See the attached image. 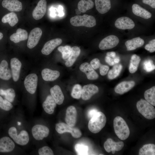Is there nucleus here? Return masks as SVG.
<instances>
[{
  "label": "nucleus",
  "mask_w": 155,
  "mask_h": 155,
  "mask_svg": "<svg viewBox=\"0 0 155 155\" xmlns=\"http://www.w3.org/2000/svg\"><path fill=\"white\" fill-rule=\"evenodd\" d=\"M106 121L105 115L101 112H97L89 121L88 129L93 133H97L105 126Z\"/></svg>",
  "instance_id": "obj_1"
},
{
  "label": "nucleus",
  "mask_w": 155,
  "mask_h": 155,
  "mask_svg": "<svg viewBox=\"0 0 155 155\" xmlns=\"http://www.w3.org/2000/svg\"><path fill=\"white\" fill-rule=\"evenodd\" d=\"M115 133L118 137L122 140L127 139L130 134V130L126 121L121 117L117 116L113 121Z\"/></svg>",
  "instance_id": "obj_2"
},
{
  "label": "nucleus",
  "mask_w": 155,
  "mask_h": 155,
  "mask_svg": "<svg viewBox=\"0 0 155 155\" xmlns=\"http://www.w3.org/2000/svg\"><path fill=\"white\" fill-rule=\"evenodd\" d=\"M71 24L76 27L84 26L91 28L96 24L95 18L92 16L87 14L83 15H77L72 17L70 20Z\"/></svg>",
  "instance_id": "obj_3"
},
{
  "label": "nucleus",
  "mask_w": 155,
  "mask_h": 155,
  "mask_svg": "<svg viewBox=\"0 0 155 155\" xmlns=\"http://www.w3.org/2000/svg\"><path fill=\"white\" fill-rule=\"evenodd\" d=\"M139 112L144 117L152 119L155 117V109L154 106L146 100L141 99L136 104Z\"/></svg>",
  "instance_id": "obj_4"
},
{
  "label": "nucleus",
  "mask_w": 155,
  "mask_h": 155,
  "mask_svg": "<svg viewBox=\"0 0 155 155\" xmlns=\"http://www.w3.org/2000/svg\"><path fill=\"white\" fill-rule=\"evenodd\" d=\"M8 132L9 136L15 142L19 145H25L29 141L28 134L25 130H22L20 133L18 134L16 128L12 127L9 129Z\"/></svg>",
  "instance_id": "obj_5"
},
{
  "label": "nucleus",
  "mask_w": 155,
  "mask_h": 155,
  "mask_svg": "<svg viewBox=\"0 0 155 155\" xmlns=\"http://www.w3.org/2000/svg\"><path fill=\"white\" fill-rule=\"evenodd\" d=\"M56 131L59 134H63L66 132L71 133L74 138H80L82 135V133L78 128L71 127L64 123H57L55 126Z\"/></svg>",
  "instance_id": "obj_6"
},
{
  "label": "nucleus",
  "mask_w": 155,
  "mask_h": 155,
  "mask_svg": "<svg viewBox=\"0 0 155 155\" xmlns=\"http://www.w3.org/2000/svg\"><path fill=\"white\" fill-rule=\"evenodd\" d=\"M38 77L35 73L28 75L24 81L25 87L26 90L30 94H34L36 92L38 84Z\"/></svg>",
  "instance_id": "obj_7"
},
{
  "label": "nucleus",
  "mask_w": 155,
  "mask_h": 155,
  "mask_svg": "<svg viewBox=\"0 0 155 155\" xmlns=\"http://www.w3.org/2000/svg\"><path fill=\"white\" fill-rule=\"evenodd\" d=\"M118 37L114 35L108 36L103 38L99 44V48L101 50L108 49L114 48L119 42Z\"/></svg>",
  "instance_id": "obj_8"
},
{
  "label": "nucleus",
  "mask_w": 155,
  "mask_h": 155,
  "mask_svg": "<svg viewBox=\"0 0 155 155\" xmlns=\"http://www.w3.org/2000/svg\"><path fill=\"white\" fill-rule=\"evenodd\" d=\"M33 136L36 140H40L47 137L49 133V130L46 126L41 125H36L32 129Z\"/></svg>",
  "instance_id": "obj_9"
},
{
  "label": "nucleus",
  "mask_w": 155,
  "mask_h": 155,
  "mask_svg": "<svg viewBox=\"0 0 155 155\" xmlns=\"http://www.w3.org/2000/svg\"><path fill=\"white\" fill-rule=\"evenodd\" d=\"M42 34L41 29L39 28L33 29L30 32L27 43L28 47L30 49L34 47L38 44Z\"/></svg>",
  "instance_id": "obj_10"
},
{
  "label": "nucleus",
  "mask_w": 155,
  "mask_h": 155,
  "mask_svg": "<svg viewBox=\"0 0 155 155\" xmlns=\"http://www.w3.org/2000/svg\"><path fill=\"white\" fill-rule=\"evenodd\" d=\"M124 146V144L122 141L115 142L111 138H108L105 142L104 147L105 150L108 152H112L114 154L115 151H119L121 150Z\"/></svg>",
  "instance_id": "obj_11"
},
{
  "label": "nucleus",
  "mask_w": 155,
  "mask_h": 155,
  "mask_svg": "<svg viewBox=\"0 0 155 155\" xmlns=\"http://www.w3.org/2000/svg\"><path fill=\"white\" fill-rule=\"evenodd\" d=\"M115 26L122 30L131 29L134 28L135 24L130 18L127 17H122L118 18L115 23Z\"/></svg>",
  "instance_id": "obj_12"
},
{
  "label": "nucleus",
  "mask_w": 155,
  "mask_h": 155,
  "mask_svg": "<svg viewBox=\"0 0 155 155\" xmlns=\"http://www.w3.org/2000/svg\"><path fill=\"white\" fill-rule=\"evenodd\" d=\"M47 7L46 0H40L33 10L32 13L33 18L36 20L41 19L45 15Z\"/></svg>",
  "instance_id": "obj_13"
},
{
  "label": "nucleus",
  "mask_w": 155,
  "mask_h": 155,
  "mask_svg": "<svg viewBox=\"0 0 155 155\" xmlns=\"http://www.w3.org/2000/svg\"><path fill=\"white\" fill-rule=\"evenodd\" d=\"M98 91V87L94 84H90L85 85L82 89V98L85 100H89Z\"/></svg>",
  "instance_id": "obj_14"
},
{
  "label": "nucleus",
  "mask_w": 155,
  "mask_h": 155,
  "mask_svg": "<svg viewBox=\"0 0 155 155\" xmlns=\"http://www.w3.org/2000/svg\"><path fill=\"white\" fill-rule=\"evenodd\" d=\"M22 65L21 61L16 58H12L11 60V75L14 82H17L19 78Z\"/></svg>",
  "instance_id": "obj_15"
},
{
  "label": "nucleus",
  "mask_w": 155,
  "mask_h": 155,
  "mask_svg": "<svg viewBox=\"0 0 155 155\" xmlns=\"http://www.w3.org/2000/svg\"><path fill=\"white\" fill-rule=\"evenodd\" d=\"M77 115L75 108L73 106H69L66 111L65 119L66 124L70 126L74 127L76 122Z\"/></svg>",
  "instance_id": "obj_16"
},
{
  "label": "nucleus",
  "mask_w": 155,
  "mask_h": 155,
  "mask_svg": "<svg viewBox=\"0 0 155 155\" xmlns=\"http://www.w3.org/2000/svg\"><path fill=\"white\" fill-rule=\"evenodd\" d=\"M81 71L84 73L87 78L89 80H95L98 78V75L90 64L87 62L82 64L80 66Z\"/></svg>",
  "instance_id": "obj_17"
},
{
  "label": "nucleus",
  "mask_w": 155,
  "mask_h": 155,
  "mask_svg": "<svg viewBox=\"0 0 155 155\" xmlns=\"http://www.w3.org/2000/svg\"><path fill=\"white\" fill-rule=\"evenodd\" d=\"M62 42V40L59 38H56L48 41L45 44L41 50L42 53L45 55L50 54Z\"/></svg>",
  "instance_id": "obj_18"
},
{
  "label": "nucleus",
  "mask_w": 155,
  "mask_h": 155,
  "mask_svg": "<svg viewBox=\"0 0 155 155\" xmlns=\"http://www.w3.org/2000/svg\"><path fill=\"white\" fill-rule=\"evenodd\" d=\"M2 5L3 7L11 11H20L22 8V3L18 0H3Z\"/></svg>",
  "instance_id": "obj_19"
},
{
  "label": "nucleus",
  "mask_w": 155,
  "mask_h": 155,
  "mask_svg": "<svg viewBox=\"0 0 155 155\" xmlns=\"http://www.w3.org/2000/svg\"><path fill=\"white\" fill-rule=\"evenodd\" d=\"M15 146L14 142L8 137H4L0 139V152H11L13 150Z\"/></svg>",
  "instance_id": "obj_20"
},
{
  "label": "nucleus",
  "mask_w": 155,
  "mask_h": 155,
  "mask_svg": "<svg viewBox=\"0 0 155 155\" xmlns=\"http://www.w3.org/2000/svg\"><path fill=\"white\" fill-rule=\"evenodd\" d=\"M135 85L133 81H124L117 85L115 88V92L120 94H122L131 90Z\"/></svg>",
  "instance_id": "obj_21"
},
{
  "label": "nucleus",
  "mask_w": 155,
  "mask_h": 155,
  "mask_svg": "<svg viewBox=\"0 0 155 155\" xmlns=\"http://www.w3.org/2000/svg\"><path fill=\"white\" fill-rule=\"evenodd\" d=\"M50 92L51 95L57 104L61 105L63 103L64 97L59 86L58 85H55L51 88Z\"/></svg>",
  "instance_id": "obj_22"
},
{
  "label": "nucleus",
  "mask_w": 155,
  "mask_h": 155,
  "mask_svg": "<svg viewBox=\"0 0 155 155\" xmlns=\"http://www.w3.org/2000/svg\"><path fill=\"white\" fill-rule=\"evenodd\" d=\"M60 72L58 71L52 70L48 68L43 69L41 72L42 79L46 81H53L59 76Z\"/></svg>",
  "instance_id": "obj_23"
},
{
  "label": "nucleus",
  "mask_w": 155,
  "mask_h": 155,
  "mask_svg": "<svg viewBox=\"0 0 155 155\" xmlns=\"http://www.w3.org/2000/svg\"><path fill=\"white\" fill-rule=\"evenodd\" d=\"M28 37V34L27 31L19 28L17 29L16 33H14L10 36V39L14 43H17L21 41L26 40Z\"/></svg>",
  "instance_id": "obj_24"
},
{
  "label": "nucleus",
  "mask_w": 155,
  "mask_h": 155,
  "mask_svg": "<svg viewBox=\"0 0 155 155\" xmlns=\"http://www.w3.org/2000/svg\"><path fill=\"white\" fill-rule=\"evenodd\" d=\"M56 103L51 95L47 96L46 100L42 103V107L47 113L52 114L54 112L56 106Z\"/></svg>",
  "instance_id": "obj_25"
},
{
  "label": "nucleus",
  "mask_w": 155,
  "mask_h": 155,
  "mask_svg": "<svg viewBox=\"0 0 155 155\" xmlns=\"http://www.w3.org/2000/svg\"><path fill=\"white\" fill-rule=\"evenodd\" d=\"M95 3L96 10L101 14L107 13L111 8L110 0H95Z\"/></svg>",
  "instance_id": "obj_26"
},
{
  "label": "nucleus",
  "mask_w": 155,
  "mask_h": 155,
  "mask_svg": "<svg viewBox=\"0 0 155 155\" xmlns=\"http://www.w3.org/2000/svg\"><path fill=\"white\" fill-rule=\"evenodd\" d=\"M11 76L7 61L5 60H3L0 64V78L8 80L10 79Z\"/></svg>",
  "instance_id": "obj_27"
},
{
  "label": "nucleus",
  "mask_w": 155,
  "mask_h": 155,
  "mask_svg": "<svg viewBox=\"0 0 155 155\" xmlns=\"http://www.w3.org/2000/svg\"><path fill=\"white\" fill-rule=\"evenodd\" d=\"M144 43L143 39L140 37L134 38L127 41L125 43L127 51H132L142 46Z\"/></svg>",
  "instance_id": "obj_28"
},
{
  "label": "nucleus",
  "mask_w": 155,
  "mask_h": 155,
  "mask_svg": "<svg viewBox=\"0 0 155 155\" xmlns=\"http://www.w3.org/2000/svg\"><path fill=\"white\" fill-rule=\"evenodd\" d=\"M132 12L136 16L145 19H148L152 17L151 13L137 4H133L132 6Z\"/></svg>",
  "instance_id": "obj_29"
},
{
  "label": "nucleus",
  "mask_w": 155,
  "mask_h": 155,
  "mask_svg": "<svg viewBox=\"0 0 155 155\" xmlns=\"http://www.w3.org/2000/svg\"><path fill=\"white\" fill-rule=\"evenodd\" d=\"M80 49L79 47L75 46L72 47L70 55L65 63V66L67 67L72 66L80 55Z\"/></svg>",
  "instance_id": "obj_30"
},
{
  "label": "nucleus",
  "mask_w": 155,
  "mask_h": 155,
  "mask_svg": "<svg viewBox=\"0 0 155 155\" xmlns=\"http://www.w3.org/2000/svg\"><path fill=\"white\" fill-rule=\"evenodd\" d=\"M1 21L4 23H8L10 26L12 27L18 23V19L16 13L12 12L5 15L2 18Z\"/></svg>",
  "instance_id": "obj_31"
},
{
  "label": "nucleus",
  "mask_w": 155,
  "mask_h": 155,
  "mask_svg": "<svg viewBox=\"0 0 155 155\" xmlns=\"http://www.w3.org/2000/svg\"><path fill=\"white\" fill-rule=\"evenodd\" d=\"M139 155H155V145L153 144H150L143 145L139 150Z\"/></svg>",
  "instance_id": "obj_32"
},
{
  "label": "nucleus",
  "mask_w": 155,
  "mask_h": 155,
  "mask_svg": "<svg viewBox=\"0 0 155 155\" xmlns=\"http://www.w3.org/2000/svg\"><path fill=\"white\" fill-rule=\"evenodd\" d=\"M141 60L140 57L136 54L131 56L129 68L131 73H134L137 71Z\"/></svg>",
  "instance_id": "obj_33"
},
{
  "label": "nucleus",
  "mask_w": 155,
  "mask_h": 155,
  "mask_svg": "<svg viewBox=\"0 0 155 155\" xmlns=\"http://www.w3.org/2000/svg\"><path fill=\"white\" fill-rule=\"evenodd\" d=\"M146 100L153 106H155V86L146 90L144 93Z\"/></svg>",
  "instance_id": "obj_34"
},
{
  "label": "nucleus",
  "mask_w": 155,
  "mask_h": 155,
  "mask_svg": "<svg viewBox=\"0 0 155 155\" xmlns=\"http://www.w3.org/2000/svg\"><path fill=\"white\" fill-rule=\"evenodd\" d=\"M94 5V3L92 1L81 0L79 2L78 7L81 12L84 13L87 10L93 8Z\"/></svg>",
  "instance_id": "obj_35"
},
{
  "label": "nucleus",
  "mask_w": 155,
  "mask_h": 155,
  "mask_svg": "<svg viewBox=\"0 0 155 155\" xmlns=\"http://www.w3.org/2000/svg\"><path fill=\"white\" fill-rule=\"evenodd\" d=\"M0 95L4 96L5 99L10 102H13L15 97L16 94L14 90L12 88L4 90L0 89Z\"/></svg>",
  "instance_id": "obj_36"
},
{
  "label": "nucleus",
  "mask_w": 155,
  "mask_h": 155,
  "mask_svg": "<svg viewBox=\"0 0 155 155\" xmlns=\"http://www.w3.org/2000/svg\"><path fill=\"white\" fill-rule=\"evenodd\" d=\"M122 69V66L121 64H116L108 73V77L109 79L112 80L118 76Z\"/></svg>",
  "instance_id": "obj_37"
},
{
  "label": "nucleus",
  "mask_w": 155,
  "mask_h": 155,
  "mask_svg": "<svg viewBox=\"0 0 155 155\" xmlns=\"http://www.w3.org/2000/svg\"><path fill=\"white\" fill-rule=\"evenodd\" d=\"M82 88L79 84H75L73 87L71 93V96L74 98L78 99L82 96Z\"/></svg>",
  "instance_id": "obj_38"
},
{
  "label": "nucleus",
  "mask_w": 155,
  "mask_h": 155,
  "mask_svg": "<svg viewBox=\"0 0 155 155\" xmlns=\"http://www.w3.org/2000/svg\"><path fill=\"white\" fill-rule=\"evenodd\" d=\"M58 50L62 54L63 59H65L68 58L71 51V47L69 45L61 46L58 48Z\"/></svg>",
  "instance_id": "obj_39"
},
{
  "label": "nucleus",
  "mask_w": 155,
  "mask_h": 155,
  "mask_svg": "<svg viewBox=\"0 0 155 155\" xmlns=\"http://www.w3.org/2000/svg\"><path fill=\"white\" fill-rule=\"evenodd\" d=\"M75 151L78 155H88V147L82 144H77L75 146Z\"/></svg>",
  "instance_id": "obj_40"
},
{
  "label": "nucleus",
  "mask_w": 155,
  "mask_h": 155,
  "mask_svg": "<svg viewBox=\"0 0 155 155\" xmlns=\"http://www.w3.org/2000/svg\"><path fill=\"white\" fill-rule=\"evenodd\" d=\"M13 106L11 103L6 100L3 99L0 96V108L5 111H9L13 108Z\"/></svg>",
  "instance_id": "obj_41"
},
{
  "label": "nucleus",
  "mask_w": 155,
  "mask_h": 155,
  "mask_svg": "<svg viewBox=\"0 0 155 155\" xmlns=\"http://www.w3.org/2000/svg\"><path fill=\"white\" fill-rule=\"evenodd\" d=\"M143 65L144 69L147 72L153 71L155 69L153 61L151 59L146 60L144 62Z\"/></svg>",
  "instance_id": "obj_42"
},
{
  "label": "nucleus",
  "mask_w": 155,
  "mask_h": 155,
  "mask_svg": "<svg viewBox=\"0 0 155 155\" xmlns=\"http://www.w3.org/2000/svg\"><path fill=\"white\" fill-rule=\"evenodd\" d=\"M40 155H53V152L52 150L47 146H43L38 151Z\"/></svg>",
  "instance_id": "obj_43"
},
{
  "label": "nucleus",
  "mask_w": 155,
  "mask_h": 155,
  "mask_svg": "<svg viewBox=\"0 0 155 155\" xmlns=\"http://www.w3.org/2000/svg\"><path fill=\"white\" fill-rule=\"evenodd\" d=\"M145 49L150 53H152L155 51V39H153L150 41L149 43L146 44Z\"/></svg>",
  "instance_id": "obj_44"
},
{
  "label": "nucleus",
  "mask_w": 155,
  "mask_h": 155,
  "mask_svg": "<svg viewBox=\"0 0 155 155\" xmlns=\"http://www.w3.org/2000/svg\"><path fill=\"white\" fill-rule=\"evenodd\" d=\"M90 64L94 69H96L99 68L101 63L99 59L96 58L92 59Z\"/></svg>",
  "instance_id": "obj_45"
},
{
  "label": "nucleus",
  "mask_w": 155,
  "mask_h": 155,
  "mask_svg": "<svg viewBox=\"0 0 155 155\" xmlns=\"http://www.w3.org/2000/svg\"><path fill=\"white\" fill-rule=\"evenodd\" d=\"M99 68L100 73L102 76L106 75L109 69V67L108 66L102 65L101 64Z\"/></svg>",
  "instance_id": "obj_46"
},
{
  "label": "nucleus",
  "mask_w": 155,
  "mask_h": 155,
  "mask_svg": "<svg viewBox=\"0 0 155 155\" xmlns=\"http://www.w3.org/2000/svg\"><path fill=\"white\" fill-rule=\"evenodd\" d=\"M106 62L110 66H113L115 64V57L112 58L107 56L105 57Z\"/></svg>",
  "instance_id": "obj_47"
},
{
  "label": "nucleus",
  "mask_w": 155,
  "mask_h": 155,
  "mask_svg": "<svg viewBox=\"0 0 155 155\" xmlns=\"http://www.w3.org/2000/svg\"><path fill=\"white\" fill-rule=\"evenodd\" d=\"M142 2L149 5L152 8H155V0H142Z\"/></svg>",
  "instance_id": "obj_48"
},
{
  "label": "nucleus",
  "mask_w": 155,
  "mask_h": 155,
  "mask_svg": "<svg viewBox=\"0 0 155 155\" xmlns=\"http://www.w3.org/2000/svg\"><path fill=\"white\" fill-rule=\"evenodd\" d=\"M97 112L98 110L95 108H93L89 110L88 113V116L89 118H91Z\"/></svg>",
  "instance_id": "obj_49"
},
{
  "label": "nucleus",
  "mask_w": 155,
  "mask_h": 155,
  "mask_svg": "<svg viewBox=\"0 0 155 155\" xmlns=\"http://www.w3.org/2000/svg\"><path fill=\"white\" fill-rule=\"evenodd\" d=\"M106 56L113 58L116 56V54L113 51L108 52L106 53Z\"/></svg>",
  "instance_id": "obj_50"
},
{
  "label": "nucleus",
  "mask_w": 155,
  "mask_h": 155,
  "mask_svg": "<svg viewBox=\"0 0 155 155\" xmlns=\"http://www.w3.org/2000/svg\"><path fill=\"white\" fill-rule=\"evenodd\" d=\"M75 13L76 14L78 15L81 13V12L78 9H75Z\"/></svg>",
  "instance_id": "obj_51"
},
{
  "label": "nucleus",
  "mask_w": 155,
  "mask_h": 155,
  "mask_svg": "<svg viewBox=\"0 0 155 155\" xmlns=\"http://www.w3.org/2000/svg\"><path fill=\"white\" fill-rule=\"evenodd\" d=\"M3 37V34L1 32H0V40H1Z\"/></svg>",
  "instance_id": "obj_52"
},
{
  "label": "nucleus",
  "mask_w": 155,
  "mask_h": 155,
  "mask_svg": "<svg viewBox=\"0 0 155 155\" xmlns=\"http://www.w3.org/2000/svg\"><path fill=\"white\" fill-rule=\"evenodd\" d=\"M18 125H20L21 124V123L20 122H18Z\"/></svg>",
  "instance_id": "obj_53"
},
{
  "label": "nucleus",
  "mask_w": 155,
  "mask_h": 155,
  "mask_svg": "<svg viewBox=\"0 0 155 155\" xmlns=\"http://www.w3.org/2000/svg\"><path fill=\"white\" fill-rule=\"evenodd\" d=\"M87 0V1H92V0Z\"/></svg>",
  "instance_id": "obj_54"
}]
</instances>
